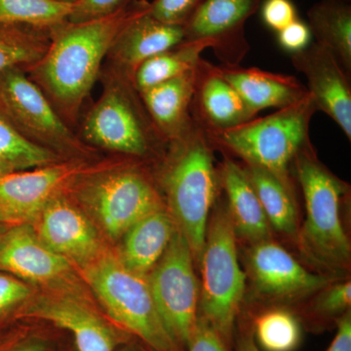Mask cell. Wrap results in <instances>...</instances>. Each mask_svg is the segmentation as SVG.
<instances>
[{"mask_svg": "<svg viewBox=\"0 0 351 351\" xmlns=\"http://www.w3.org/2000/svg\"><path fill=\"white\" fill-rule=\"evenodd\" d=\"M345 1H350V0H345Z\"/></svg>", "mask_w": 351, "mask_h": 351, "instance_id": "cell-46", "label": "cell"}, {"mask_svg": "<svg viewBox=\"0 0 351 351\" xmlns=\"http://www.w3.org/2000/svg\"><path fill=\"white\" fill-rule=\"evenodd\" d=\"M0 271L48 290L80 292L73 265L44 243L32 225L6 228L0 239Z\"/></svg>", "mask_w": 351, "mask_h": 351, "instance_id": "cell-13", "label": "cell"}, {"mask_svg": "<svg viewBox=\"0 0 351 351\" xmlns=\"http://www.w3.org/2000/svg\"><path fill=\"white\" fill-rule=\"evenodd\" d=\"M149 12L127 25L108 53L130 82L140 64L184 41L182 25L165 24Z\"/></svg>", "mask_w": 351, "mask_h": 351, "instance_id": "cell-18", "label": "cell"}, {"mask_svg": "<svg viewBox=\"0 0 351 351\" xmlns=\"http://www.w3.org/2000/svg\"><path fill=\"white\" fill-rule=\"evenodd\" d=\"M252 282L258 294L277 301H294L330 285L331 279L313 274L285 249L270 240L253 244L248 253Z\"/></svg>", "mask_w": 351, "mask_h": 351, "instance_id": "cell-15", "label": "cell"}, {"mask_svg": "<svg viewBox=\"0 0 351 351\" xmlns=\"http://www.w3.org/2000/svg\"><path fill=\"white\" fill-rule=\"evenodd\" d=\"M193 260L188 240L177 228L165 253L147 277L161 319L180 346H186L199 316Z\"/></svg>", "mask_w": 351, "mask_h": 351, "instance_id": "cell-10", "label": "cell"}, {"mask_svg": "<svg viewBox=\"0 0 351 351\" xmlns=\"http://www.w3.org/2000/svg\"><path fill=\"white\" fill-rule=\"evenodd\" d=\"M203 0H154L149 15L165 24L184 25Z\"/></svg>", "mask_w": 351, "mask_h": 351, "instance_id": "cell-32", "label": "cell"}, {"mask_svg": "<svg viewBox=\"0 0 351 351\" xmlns=\"http://www.w3.org/2000/svg\"><path fill=\"white\" fill-rule=\"evenodd\" d=\"M212 68L237 90L255 114L265 108L288 107L308 94L306 87L294 76L258 69L237 68L232 64Z\"/></svg>", "mask_w": 351, "mask_h": 351, "instance_id": "cell-19", "label": "cell"}, {"mask_svg": "<svg viewBox=\"0 0 351 351\" xmlns=\"http://www.w3.org/2000/svg\"><path fill=\"white\" fill-rule=\"evenodd\" d=\"M0 110L25 138L58 156L88 154L86 145L22 69L0 73Z\"/></svg>", "mask_w": 351, "mask_h": 351, "instance_id": "cell-9", "label": "cell"}, {"mask_svg": "<svg viewBox=\"0 0 351 351\" xmlns=\"http://www.w3.org/2000/svg\"><path fill=\"white\" fill-rule=\"evenodd\" d=\"M198 78L199 64L196 69L140 93L154 125L164 138L174 140L193 122L191 108Z\"/></svg>", "mask_w": 351, "mask_h": 351, "instance_id": "cell-20", "label": "cell"}, {"mask_svg": "<svg viewBox=\"0 0 351 351\" xmlns=\"http://www.w3.org/2000/svg\"><path fill=\"white\" fill-rule=\"evenodd\" d=\"M71 4L55 0H0V25L19 24L51 29L68 21Z\"/></svg>", "mask_w": 351, "mask_h": 351, "instance_id": "cell-29", "label": "cell"}, {"mask_svg": "<svg viewBox=\"0 0 351 351\" xmlns=\"http://www.w3.org/2000/svg\"><path fill=\"white\" fill-rule=\"evenodd\" d=\"M260 0H203L184 27V40H208L216 49L245 47L244 24Z\"/></svg>", "mask_w": 351, "mask_h": 351, "instance_id": "cell-17", "label": "cell"}, {"mask_svg": "<svg viewBox=\"0 0 351 351\" xmlns=\"http://www.w3.org/2000/svg\"><path fill=\"white\" fill-rule=\"evenodd\" d=\"M55 1L63 2V3L73 4L77 0H55Z\"/></svg>", "mask_w": 351, "mask_h": 351, "instance_id": "cell-43", "label": "cell"}, {"mask_svg": "<svg viewBox=\"0 0 351 351\" xmlns=\"http://www.w3.org/2000/svg\"><path fill=\"white\" fill-rule=\"evenodd\" d=\"M128 0H77L71 4L68 22L84 23L107 17Z\"/></svg>", "mask_w": 351, "mask_h": 351, "instance_id": "cell-34", "label": "cell"}, {"mask_svg": "<svg viewBox=\"0 0 351 351\" xmlns=\"http://www.w3.org/2000/svg\"><path fill=\"white\" fill-rule=\"evenodd\" d=\"M80 270L113 324L154 350L181 351L161 319L147 277L132 271L108 249Z\"/></svg>", "mask_w": 351, "mask_h": 351, "instance_id": "cell-4", "label": "cell"}, {"mask_svg": "<svg viewBox=\"0 0 351 351\" xmlns=\"http://www.w3.org/2000/svg\"><path fill=\"white\" fill-rule=\"evenodd\" d=\"M7 351H47V346L41 339H29L27 336Z\"/></svg>", "mask_w": 351, "mask_h": 351, "instance_id": "cell-40", "label": "cell"}, {"mask_svg": "<svg viewBox=\"0 0 351 351\" xmlns=\"http://www.w3.org/2000/svg\"><path fill=\"white\" fill-rule=\"evenodd\" d=\"M201 317L228 339L245 293V274L237 258V233L228 207L219 206L207 228L200 258Z\"/></svg>", "mask_w": 351, "mask_h": 351, "instance_id": "cell-7", "label": "cell"}, {"mask_svg": "<svg viewBox=\"0 0 351 351\" xmlns=\"http://www.w3.org/2000/svg\"><path fill=\"white\" fill-rule=\"evenodd\" d=\"M316 110L313 98L304 99L232 128L206 131L210 142L289 182L290 164L309 142V124Z\"/></svg>", "mask_w": 351, "mask_h": 351, "instance_id": "cell-5", "label": "cell"}, {"mask_svg": "<svg viewBox=\"0 0 351 351\" xmlns=\"http://www.w3.org/2000/svg\"><path fill=\"white\" fill-rule=\"evenodd\" d=\"M177 230L163 208L137 221L123 235L119 258L132 271L147 277L165 253Z\"/></svg>", "mask_w": 351, "mask_h": 351, "instance_id": "cell-23", "label": "cell"}, {"mask_svg": "<svg viewBox=\"0 0 351 351\" xmlns=\"http://www.w3.org/2000/svg\"><path fill=\"white\" fill-rule=\"evenodd\" d=\"M149 8L147 0H128L107 17L84 23L66 21L51 29L47 52L27 69L62 119H76L115 39Z\"/></svg>", "mask_w": 351, "mask_h": 351, "instance_id": "cell-1", "label": "cell"}, {"mask_svg": "<svg viewBox=\"0 0 351 351\" xmlns=\"http://www.w3.org/2000/svg\"><path fill=\"white\" fill-rule=\"evenodd\" d=\"M196 121L206 131H221L243 124L256 117L240 95L215 73L212 64L200 61L199 78L195 96Z\"/></svg>", "mask_w": 351, "mask_h": 351, "instance_id": "cell-21", "label": "cell"}, {"mask_svg": "<svg viewBox=\"0 0 351 351\" xmlns=\"http://www.w3.org/2000/svg\"><path fill=\"white\" fill-rule=\"evenodd\" d=\"M316 43L331 51L343 69L351 71V5L345 0H321L307 12Z\"/></svg>", "mask_w": 351, "mask_h": 351, "instance_id": "cell-24", "label": "cell"}, {"mask_svg": "<svg viewBox=\"0 0 351 351\" xmlns=\"http://www.w3.org/2000/svg\"><path fill=\"white\" fill-rule=\"evenodd\" d=\"M40 319L71 332L77 351H117L119 331L88 304L80 292L49 290L31 298L17 319Z\"/></svg>", "mask_w": 351, "mask_h": 351, "instance_id": "cell-12", "label": "cell"}, {"mask_svg": "<svg viewBox=\"0 0 351 351\" xmlns=\"http://www.w3.org/2000/svg\"><path fill=\"white\" fill-rule=\"evenodd\" d=\"M253 336L258 348L265 351H294L301 341L302 328L290 311L269 309L258 316Z\"/></svg>", "mask_w": 351, "mask_h": 351, "instance_id": "cell-30", "label": "cell"}, {"mask_svg": "<svg viewBox=\"0 0 351 351\" xmlns=\"http://www.w3.org/2000/svg\"><path fill=\"white\" fill-rule=\"evenodd\" d=\"M237 351H261L252 332H242L237 346Z\"/></svg>", "mask_w": 351, "mask_h": 351, "instance_id": "cell-41", "label": "cell"}, {"mask_svg": "<svg viewBox=\"0 0 351 351\" xmlns=\"http://www.w3.org/2000/svg\"><path fill=\"white\" fill-rule=\"evenodd\" d=\"M27 336L25 327H9L0 330V351H7Z\"/></svg>", "mask_w": 351, "mask_h": 351, "instance_id": "cell-39", "label": "cell"}, {"mask_svg": "<svg viewBox=\"0 0 351 351\" xmlns=\"http://www.w3.org/2000/svg\"><path fill=\"white\" fill-rule=\"evenodd\" d=\"M82 133L88 143L101 149L143 157L151 147L152 134L159 132L147 123L127 90L113 84L88 113Z\"/></svg>", "mask_w": 351, "mask_h": 351, "instance_id": "cell-11", "label": "cell"}, {"mask_svg": "<svg viewBox=\"0 0 351 351\" xmlns=\"http://www.w3.org/2000/svg\"><path fill=\"white\" fill-rule=\"evenodd\" d=\"M123 351H143V350H138V348H128V350H125Z\"/></svg>", "mask_w": 351, "mask_h": 351, "instance_id": "cell-45", "label": "cell"}, {"mask_svg": "<svg viewBox=\"0 0 351 351\" xmlns=\"http://www.w3.org/2000/svg\"><path fill=\"white\" fill-rule=\"evenodd\" d=\"M186 348L189 351H228L223 337L201 316H198Z\"/></svg>", "mask_w": 351, "mask_h": 351, "instance_id": "cell-36", "label": "cell"}, {"mask_svg": "<svg viewBox=\"0 0 351 351\" xmlns=\"http://www.w3.org/2000/svg\"><path fill=\"white\" fill-rule=\"evenodd\" d=\"M108 239H122L137 221L163 208L151 180L137 168L115 162L83 179L71 191Z\"/></svg>", "mask_w": 351, "mask_h": 351, "instance_id": "cell-6", "label": "cell"}, {"mask_svg": "<svg viewBox=\"0 0 351 351\" xmlns=\"http://www.w3.org/2000/svg\"><path fill=\"white\" fill-rule=\"evenodd\" d=\"M207 48L216 49V43L208 39L186 41L140 64L132 77V84L138 93L159 83L196 69L201 61V53Z\"/></svg>", "mask_w": 351, "mask_h": 351, "instance_id": "cell-26", "label": "cell"}, {"mask_svg": "<svg viewBox=\"0 0 351 351\" xmlns=\"http://www.w3.org/2000/svg\"><path fill=\"white\" fill-rule=\"evenodd\" d=\"M308 25L295 20L282 31L278 32V43L284 50L295 54L308 47L311 40Z\"/></svg>", "mask_w": 351, "mask_h": 351, "instance_id": "cell-37", "label": "cell"}, {"mask_svg": "<svg viewBox=\"0 0 351 351\" xmlns=\"http://www.w3.org/2000/svg\"><path fill=\"white\" fill-rule=\"evenodd\" d=\"M262 19L269 29L280 32L297 20V12L291 0H265Z\"/></svg>", "mask_w": 351, "mask_h": 351, "instance_id": "cell-35", "label": "cell"}, {"mask_svg": "<svg viewBox=\"0 0 351 351\" xmlns=\"http://www.w3.org/2000/svg\"><path fill=\"white\" fill-rule=\"evenodd\" d=\"M295 69L306 76L316 110L326 113L351 140L350 75L331 51L313 43L292 54Z\"/></svg>", "mask_w": 351, "mask_h": 351, "instance_id": "cell-16", "label": "cell"}, {"mask_svg": "<svg viewBox=\"0 0 351 351\" xmlns=\"http://www.w3.org/2000/svg\"><path fill=\"white\" fill-rule=\"evenodd\" d=\"M13 172H15L13 168H11L8 164L3 162L2 160H0V179H2V178L5 177V176Z\"/></svg>", "mask_w": 351, "mask_h": 351, "instance_id": "cell-42", "label": "cell"}, {"mask_svg": "<svg viewBox=\"0 0 351 351\" xmlns=\"http://www.w3.org/2000/svg\"><path fill=\"white\" fill-rule=\"evenodd\" d=\"M114 163H92L82 157H71L10 173L0 179V226L9 228L31 225L53 198L71 193L88 176Z\"/></svg>", "mask_w": 351, "mask_h": 351, "instance_id": "cell-8", "label": "cell"}, {"mask_svg": "<svg viewBox=\"0 0 351 351\" xmlns=\"http://www.w3.org/2000/svg\"><path fill=\"white\" fill-rule=\"evenodd\" d=\"M237 237L256 244L270 239V225L243 168L226 159L219 173Z\"/></svg>", "mask_w": 351, "mask_h": 351, "instance_id": "cell-22", "label": "cell"}, {"mask_svg": "<svg viewBox=\"0 0 351 351\" xmlns=\"http://www.w3.org/2000/svg\"><path fill=\"white\" fill-rule=\"evenodd\" d=\"M6 228H4L3 226H0V239H1L2 234L5 232Z\"/></svg>", "mask_w": 351, "mask_h": 351, "instance_id": "cell-44", "label": "cell"}, {"mask_svg": "<svg viewBox=\"0 0 351 351\" xmlns=\"http://www.w3.org/2000/svg\"><path fill=\"white\" fill-rule=\"evenodd\" d=\"M32 295L29 283L0 271V330L11 327L9 325L13 320H17L21 309Z\"/></svg>", "mask_w": 351, "mask_h": 351, "instance_id": "cell-31", "label": "cell"}, {"mask_svg": "<svg viewBox=\"0 0 351 351\" xmlns=\"http://www.w3.org/2000/svg\"><path fill=\"white\" fill-rule=\"evenodd\" d=\"M50 32L27 25H0V73L38 63L49 47Z\"/></svg>", "mask_w": 351, "mask_h": 351, "instance_id": "cell-27", "label": "cell"}, {"mask_svg": "<svg viewBox=\"0 0 351 351\" xmlns=\"http://www.w3.org/2000/svg\"><path fill=\"white\" fill-rule=\"evenodd\" d=\"M326 351H351V315L346 311L339 318L336 336Z\"/></svg>", "mask_w": 351, "mask_h": 351, "instance_id": "cell-38", "label": "cell"}, {"mask_svg": "<svg viewBox=\"0 0 351 351\" xmlns=\"http://www.w3.org/2000/svg\"><path fill=\"white\" fill-rule=\"evenodd\" d=\"M62 159L66 158L25 138L0 110V160L8 164L14 171H24Z\"/></svg>", "mask_w": 351, "mask_h": 351, "instance_id": "cell-28", "label": "cell"}, {"mask_svg": "<svg viewBox=\"0 0 351 351\" xmlns=\"http://www.w3.org/2000/svg\"><path fill=\"white\" fill-rule=\"evenodd\" d=\"M171 142L177 152L163 176L164 189L176 226L199 262L218 188L210 141L206 130L193 119L188 129Z\"/></svg>", "mask_w": 351, "mask_h": 351, "instance_id": "cell-2", "label": "cell"}, {"mask_svg": "<svg viewBox=\"0 0 351 351\" xmlns=\"http://www.w3.org/2000/svg\"><path fill=\"white\" fill-rule=\"evenodd\" d=\"M307 143L295 158L306 217L300 247L309 262L329 271L350 267V240L341 221V203L348 186L316 159Z\"/></svg>", "mask_w": 351, "mask_h": 351, "instance_id": "cell-3", "label": "cell"}, {"mask_svg": "<svg viewBox=\"0 0 351 351\" xmlns=\"http://www.w3.org/2000/svg\"><path fill=\"white\" fill-rule=\"evenodd\" d=\"M315 302V311L322 315L332 316L350 311L351 282L334 284L322 289Z\"/></svg>", "mask_w": 351, "mask_h": 351, "instance_id": "cell-33", "label": "cell"}, {"mask_svg": "<svg viewBox=\"0 0 351 351\" xmlns=\"http://www.w3.org/2000/svg\"><path fill=\"white\" fill-rule=\"evenodd\" d=\"M242 168L257 193L270 228L290 237L297 234V209L289 182L252 164Z\"/></svg>", "mask_w": 351, "mask_h": 351, "instance_id": "cell-25", "label": "cell"}, {"mask_svg": "<svg viewBox=\"0 0 351 351\" xmlns=\"http://www.w3.org/2000/svg\"><path fill=\"white\" fill-rule=\"evenodd\" d=\"M31 225L44 243L78 269L107 250L93 221L71 191L53 198Z\"/></svg>", "mask_w": 351, "mask_h": 351, "instance_id": "cell-14", "label": "cell"}]
</instances>
